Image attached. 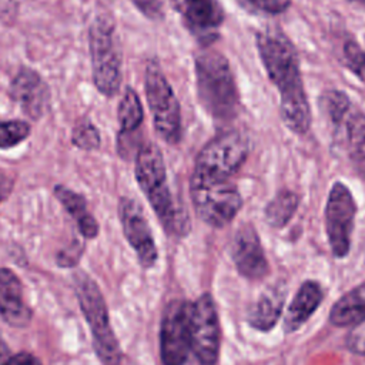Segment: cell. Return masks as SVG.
Segmentation results:
<instances>
[{"instance_id": "836d02e7", "label": "cell", "mask_w": 365, "mask_h": 365, "mask_svg": "<svg viewBox=\"0 0 365 365\" xmlns=\"http://www.w3.org/2000/svg\"><path fill=\"white\" fill-rule=\"evenodd\" d=\"M349 3H356V4H364L365 6V0H348Z\"/></svg>"}, {"instance_id": "52a82bcc", "label": "cell", "mask_w": 365, "mask_h": 365, "mask_svg": "<svg viewBox=\"0 0 365 365\" xmlns=\"http://www.w3.org/2000/svg\"><path fill=\"white\" fill-rule=\"evenodd\" d=\"M144 90L155 133L167 144H178L182 135L180 103L155 60H148L145 64Z\"/></svg>"}, {"instance_id": "d6986e66", "label": "cell", "mask_w": 365, "mask_h": 365, "mask_svg": "<svg viewBox=\"0 0 365 365\" xmlns=\"http://www.w3.org/2000/svg\"><path fill=\"white\" fill-rule=\"evenodd\" d=\"M324 298V289L317 281H305L295 292L284 317L282 328L287 334L295 332L317 311Z\"/></svg>"}, {"instance_id": "4fadbf2b", "label": "cell", "mask_w": 365, "mask_h": 365, "mask_svg": "<svg viewBox=\"0 0 365 365\" xmlns=\"http://www.w3.org/2000/svg\"><path fill=\"white\" fill-rule=\"evenodd\" d=\"M181 16L187 30L197 38L201 47H208L220 37L224 23V10L218 0H168Z\"/></svg>"}, {"instance_id": "277c9868", "label": "cell", "mask_w": 365, "mask_h": 365, "mask_svg": "<svg viewBox=\"0 0 365 365\" xmlns=\"http://www.w3.org/2000/svg\"><path fill=\"white\" fill-rule=\"evenodd\" d=\"M73 281L80 309L90 327L97 358L103 365H120L121 348L111 328L107 304L97 282L83 269L74 272Z\"/></svg>"}, {"instance_id": "e0dca14e", "label": "cell", "mask_w": 365, "mask_h": 365, "mask_svg": "<svg viewBox=\"0 0 365 365\" xmlns=\"http://www.w3.org/2000/svg\"><path fill=\"white\" fill-rule=\"evenodd\" d=\"M0 317L13 328H24L33 318L19 275L6 267L0 268Z\"/></svg>"}, {"instance_id": "5bb4252c", "label": "cell", "mask_w": 365, "mask_h": 365, "mask_svg": "<svg viewBox=\"0 0 365 365\" xmlns=\"http://www.w3.org/2000/svg\"><path fill=\"white\" fill-rule=\"evenodd\" d=\"M328 124L355 173L365 178V113L352 104L342 115L328 120Z\"/></svg>"}, {"instance_id": "f1b7e54d", "label": "cell", "mask_w": 365, "mask_h": 365, "mask_svg": "<svg viewBox=\"0 0 365 365\" xmlns=\"http://www.w3.org/2000/svg\"><path fill=\"white\" fill-rule=\"evenodd\" d=\"M148 20L160 21L164 17V0H130Z\"/></svg>"}, {"instance_id": "5b68a950", "label": "cell", "mask_w": 365, "mask_h": 365, "mask_svg": "<svg viewBox=\"0 0 365 365\" xmlns=\"http://www.w3.org/2000/svg\"><path fill=\"white\" fill-rule=\"evenodd\" d=\"M88 50L96 88L108 98L117 96L123 83V54L115 34V23L110 16L100 14L91 21Z\"/></svg>"}, {"instance_id": "603a6c76", "label": "cell", "mask_w": 365, "mask_h": 365, "mask_svg": "<svg viewBox=\"0 0 365 365\" xmlns=\"http://www.w3.org/2000/svg\"><path fill=\"white\" fill-rule=\"evenodd\" d=\"M299 205V195L288 188L279 190L265 205L264 217L272 228L285 227Z\"/></svg>"}, {"instance_id": "4316f807", "label": "cell", "mask_w": 365, "mask_h": 365, "mask_svg": "<svg viewBox=\"0 0 365 365\" xmlns=\"http://www.w3.org/2000/svg\"><path fill=\"white\" fill-rule=\"evenodd\" d=\"M245 10L261 14H281L291 6V0H237Z\"/></svg>"}, {"instance_id": "ffe728a7", "label": "cell", "mask_w": 365, "mask_h": 365, "mask_svg": "<svg viewBox=\"0 0 365 365\" xmlns=\"http://www.w3.org/2000/svg\"><path fill=\"white\" fill-rule=\"evenodd\" d=\"M53 194L67 214L74 220L83 238L93 240L98 235L100 225L94 215L88 211L87 201L83 194L76 192L63 184H56L53 187Z\"/></svg>"}, {"instance_id": "484cf974", "label": "cell", "mask_w": 365, "mask_h": 365, "mask_svg": "<svg viewBox=\"0 0 365 365\" xmlns=\"http://www.w3.org/2000/svg\"><path fill=\"white\" fill-rule=\"evenodd\" d=\"M342 54L346 68L365 83V50L355 40L349 38L344 43Z\"/></svg>"}, {"instance_id": "7c38bea8", "label": "cell", "mask_w": 365, "mask_h": 365, "mask_svg": "<svg viewBox=\"0 0 365 365\" xmlns=\"http://www.w3.org/2000/svg\"><path fill=\"white\" fill-rule=\"evenodd\" d=\"M117 210L123 234L135 251L140 265L151 268L158 258V251L141 205L134 198L121 197Z\"/></svg>"}, {"instance_id": "6da1fadb", "label": "cell", "mask_w": 365, "mask_h": 365, "mask_svg": "<svg viewBox=\"0 0 365 365\" xmlns=\"http://www.w3.org/2000/svg\"><path fill=\"white\" fill-rule=\"evenodd\" d=\"M255 43L267 76L279 93V114L284 124L298 135L307 134L311 127V107L294 44L278 27L257 31Z\"/></svg>"}, {"instance_id": "d4e9b609", "label": "cell", "mask_w": 365, "mask_h": 365, "mask_svg": "<svg viewBox=\"0 0 365 365\" xmlns=\"http://www.w3.org/2000/svg\"><path fill=\"white\" fill-rule=\"evenodd\" d=\"M71 143L83 151H96L101 145V134L90 120L84 118L73 127Z\"/></svg>"}, {"instance_id": "3957f363", "label": "cell", "mask_w": 365, "mask_h": 365, "mask_svg": "<svg viewBox=\"0 0 365 365\" xmlns=\"http://www.w3.org/2000/svg\"><path fill=\"white\" fill-rule=\"evenodd\" d=\"M135 181L168 235H184L190 230L187 217L177 208L167 181V168L160 147L141 143L134 155Z\"/></svg>"}, {"instance_id": "ba28073f", "label": "cell", "mask_w": 365, "mask_h": 365, "mask_svg": "<svg viewBox=\"0 0 365 365\" xmlns=\"http://www.w3.org/2000/svg\"><path fill=\"white\" fill-rule=\"evenodd\" d=\"M247 157L248 143L240 131H220L198 151L192 173L210 178L231 180Z\"/></svg>"}, {"instance_id": "8992f818", "label": "cell", "mask_w": 365, "mask_h": 365, "mask_svg": "<svg viewBox=\"0 0 365 365\" xmlns=\"http://www.w3.org/2000/svg\"><path fill=\"white\" fill-rule=\"evenodd\" d=\"M190 195L198 218L214 228L228 225L242 207V197L231 180L210 178L192 173Z\"/></svg>"}, {"instance_id": "83f0119b", "label": "cell", "mask_w": 365, "mask_h": 365, "mask_svg": "<svg viewBox=\"0 0 365 365\" xmlns=\"http://www.w3.org/2000/svg\"><path fill=\"white\" fill-rule=\"evenodd\" d=\"M84 252V242L74 240L68 247L60 250L56 255L57 265L61 268H71L76 267Z\"/></svg>"}, {"instance_id": "cb8c5ba5", "label": "cell", "mask_w": 365, "mask_h": 365, "mask_svg": "<svg viewBox=\"0 0 365 365\" xmlns=\"http://www.w3.org/2000/svg\"><path fill=\"white\" fill-rule=\"evenodd\" d=\"M31 134V125L24 120H0V148L7 150L21 144Z\"/></svg>"}, {"instance_id": "8fae6325", "label": "cell", "mask_w": 365, "mask_h": 365, "mask_svg": "<svg viewBox=\"0 0 365 365\" xmlns=\"http://www.w3.org/2000/svg\"><path fill=\"white\" fill-rule=\"evenodd\" d=\"M190 304L171 299L163 312L160 328V355L163 365H184L190 349Z\"/></svg>"}, {"instance_id": "7a4b0ae2", "label": "cell", "mask_w": 365, "mask_h": 365, "mask_svg": "<svg viewBox=\"0 0 365 365\" xmlns=\"http://www.w3.org/2000/svg\"><path fill=\"white\" fill-rule=\"evenodd\" d=\"M197 97L205 113L227 124L241 111L240 91L227 57L215 50H202L194 58Z\"/></svg>"}, {"instance_id": "d6a6232c", "label": "cell", "mask_w": 365, "mask_h": 365, "mask_svg": "<svg viewBox=\"0 0 365 365\" xmlns=\"http://www.w3.org/2000/svg\"><path fill=\"white\" fill-rule=\"evenodd\" d=\"M9 356H10V348L6 344L4 338L0 335V362L3 364Z\"/></svg>"}, {"instance_id": "9a60e30c", "label": "cell", "mask_w": 365, "mask_h": 365, "mask_svg": "<svg viewBox=\"0 0 365 365\" xmlns=\"http://www.w3.org/2000/svg\"><path fill=\"white\" fill-rule=\"evenodd\" d=\"M10 98L31 120H40L50 107V88L43 77L33 68L21 66L14 74L10 87Z\"/></svg>"}, {"instance_id": "44dd1931", "label": "cell", "mask_w": 365, "mask_h": 365, "mask_svg": "<svg viewBox=\"0 0 365 365\" xmlns=\"http://www.w3.org/2000/svg\"><path fill=\"white\" fill-rule=\"evenodd\" d=\"M284 298L285 291L282 285H275L264 291L248 311V324L258 331H269L279 319Z\"/></svg>"}, {"instance_id": "f546056e", "label": "cell", "mask_w": 365, "mask_h": 365, "mask_svg": "<svg viewBox=\"0 0 365 365\" xmlns=\"http://www.w3.org/2000/svg\"><path fill=\"white\" fill-rule=\"evenodd\" d=\"M346 346L358 355H365V318L352 325L346 335Z\"/></svg>"}, {"instance_id": "1f68e13d", "label": "cell", "mask_w": 365, "mask_h": 365, "mask_svg": "<svg viewBox=\"0 0 365 365\" xmlns=\"http://www.w3.org/2000/svg\"><path fill=\"white\" fill-rule=\"evenodd\" d=\"M13 191V181L10 178L1 177L0 178V204L7 200V197L11 194Z\"/></svg>"}, {"instance_id": "30bf717a", "label": "cell", "mask_w": 365, "mask_h": 365, "mask_svg": "<svg viewBox=\"0 0 365 365\" xmlns=\"http://www.w3.org/2000/svg\"><path fill=\"white\" fill-rule=\"evenodd\" d=\"M356 215V201L341 181L332 184L325 205V231L334 257L344 258L351 248Z\"/></svg>"}, {"instance_id": "4dcf8cb0", "label": "cell", "mask_w": 365, "mask_h": 365, "mask_svg": "<svg viewBox=\"0 0 365 365\" xmlns=\"http://www.w3.org/2000/svg\"><path fill=\"white\" fill-rule=\"evenodd\" d=\"M1 365H43V364L34 354L21 351L14 355H10Z\"/></svg>"}, {"instance_id": "ac0fdd59", "label": "cell", "mask_w": 365, "mask_h": 365, "mask_svg": "<svg viewBox=\"0 0 365 365\" xmlns=\"http://www.w3.org/2000/svg\"><path fill=\"white\" fill-rule=\"evenodd\" d=\"M120 130L117 134V153L123 160H130L133 151V135L138 131L144 120L141 100L137 91L127 86L117 108Z\"/></svg>"}, {"instance_id": "9c48e42d", "label": "cell", "mask_w": 365, "mask_h": 365, "mask_svg": "<svg viewBox=\"0 0 365 365\" xmlns=\"http://www.w3.org/2000/svg\"><path fill=\"white\" fill-rule=\"evenodd\" d=\"M190 349L202 365H214L220 354V321L214 299L204 294L190 304Z\"/></svg>"}, {"instance_id": "7402d4cb", "label": "cell", "mask_w": 365, "mask_h": 365, "mask_svg": "<svg viewBox=\"0 0 365 365\" xmlns=\"http://www.w3.org/2000/svg\"><path fill=\"white\" fill-rule=\"evenodd\" d=\"M362 318H365V281L344 294L329 312V321L335 327L355 325Z\"/></svg>"}, {"instance_id": "2e32d148", "label": "cell", "mask_w": 365, "mask_h": 365, "mask_svg": "<svg viewBox=\"0 0 365 365\" xmlns=\"http://www.w3.org/2000/svg\"><path fill=\"white\" fill-rule=\"evenodd\" d=\"M231 258L238 272L248 279H261L268 272V261L258 232L251 224H242L235 231L231 245Z\"/></svg>"}]
</instances>
